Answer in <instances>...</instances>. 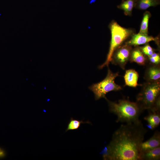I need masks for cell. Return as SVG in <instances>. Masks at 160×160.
Returning a JSON list of instances; mask_svg holds the SVG:
<instances>
[{"label":"cell","mask_w":160,"mask_h":160,"mask_svg":"<svg viewBox=\"0 0 160 160\" xmlns=\"http://www.w3.org/2000/svg\"><path fill=\"white\" fill-rule=\"evenodd\" d=\"M144 119L148 122L147 127L151 130L157 127L160 123V113L149 111L148 115L145 116Z\"/></svg>","instance_id":"12"},{"label":"cell","mask_w":160,"mask_h":160,"mask_svg":"<svg viewBox=\"0 0 160 160\" xmlns=\"http://www.w3.org/2000/svg\"><path fill=\"white\" fill-rule=\"evenodd\" d=\"M109 28L111 33L109 49L105 61L98 67L100 69H101L105 66H108L114 51L134 33L132 29L123 27L114 20L110 23Z\"/></svg>","instance_id":"3"},{"label":"cell","mask_w":160,"mask_h":160,"mask_svg":"<svg viewBox=\"0 0 160 160\" xmlns=\"http://www.w3.org/2000/svg\"><path fill=\"white\" fill-rule=\"evenodd\" d=\"M129 61L142 65H144L148 62V57L143 53L139 46L132 48Z\"/></svg>","instance_id":"10"},{"label":"cell","mask_w":160,"mask_h":160,"mask_svg":"<svg viewBox=\"0 0 160 160\" xmlns=\"http://www.w3.org/2000/svg\"><path fill=\"white\" fill-rule=\"evenodd\" d=\"M5 155V153L3 150L0 148V158L4 157Z\"/></svg>","instance_id":"20"},{"label":"cell","mask_w":160,"mask_h":160,"mask_svg":"<svg viewBox=\"0 0 160 160\" xmlns=\"http://www.w3.org/2000/svg\"><path fill=\"white\" fill-rule=\"evenodd\" d=\"M105 99L108 103L109 111L117 116V122L127 123L140 120L139 117L143 110L136 102L122 99L115 102L110 101L106 97Z\"/></svg>","instance_id":"2"},{"label":"cell","mask_w":160,"mask_h":160,"mask_svg":"<svg viewBox=\"0 0 160 160\" xmlns=\"http://www.w3.org/2000/svg\"><path fill=\"white\" fill-rule=\"evenodd\" d=\"M141 160H159L160 159V146L142 153Z\"/></svg>","instance_id":"13"},{"label":"cell","mask_w":160,"mask_h":160,"mask_svg":"<svg viewBox=\"0 0 160 160\" xmlns=\"http://www.w3.org/2000/svg\"><path fill=\"white\" fill-rule=\"evenodd\" d=\"M147 130L141 121L122 124L101 152L105 160H141L140 147Z\"/></svg>","instance_id":"1"},{"label":"cell","mask_w":160,"mask_h":160,"mask_svg":"<svg viewBox=\"0 0 160 160\" xmlns=\"http://www.w3.org/2000/svg\"><path fill=\"white\" fill-rule=\"evenodd\" d=\"M132 48V46L124 43L114 51L111 62L125 69L126 64L129 61Z\"/></svg>","instance_id":"6"},{"label":"cell","mask_w":160,"mask_h":160,"mask_svg":"<svg viewBox=\"0 0 160 160\" xmlns=\"http://www.w3.org/2000/svg\"><path fill=\"white\" fill-rule=\"evenodd\" d=\"M136 1V0H123L117 7L123 10L125 15L131 16L133 8L135 7Z\"/></svg>","instance_id":"14"},{"label":"cell","mask_w":160,"mask_h":160,"mask_svg":"<svg viewBox=\"0 0 160 160\" xmlns=\"http://www.w3.org/2000/svg\"><path fill=\"white\" fill-rule=\"evenodd\" d=\"M143 53L147 57L155 52V49L153 48L148 43L142 47H140Z\"/></svg>","instance_id":"19"},{"label":"cell","mask_w":160,"mask_h":160,"mask_svg":"<svg viewBox=\"0 0 160 160\" xmlns=\"http://www.w3.org/2000/svg\"><path fill=\"white\" fill-rule=\"evenodd\" d=\"M148 62L150 64L160 65V56L159 53L154 52L151 55L148 57Z\"/></svg>","instance_id":"18"},{"label":"cell","mask_w":160,"mask_h":160,"mask_svg":"<svg viewBox=\"0 0 160 160\" xmlns=\"http://www.w3.org/2000/svg\"><path fill=\"white\" fill-rule=\"evenodd\" d=\"M159 0H136L135 7L140 10H145L151 7L160 4Z\"/></svg>","instance_id":"15"},{"label":"cell","mask_w":160,"mask_h":160,"mask_svg":"<svg viewBox=\"0 0 160 160\" xmlns=\"http://www.w3.org/2000/svg\"><path fill=\"white\" fill-rule=\"evenodd\" d=\"M138 77V74L135 70H127L124 76L125 85L133 87L141 85L137 83Z\"/></svg>","instance_id":"11"},{"label":"cell","mask_w":160,"mask_h":160,"mask_svg":"<svg viewBox=\"0 0 160 160\" xmlns=\"http://www.w3.org/2000/svg\"><path fill=\"white\" fill-rule=\"evenodd\" d=\"M151 16V14L149 11H146L144 13L138 33L148 35V23L149 19Z\"/></svg>","instance_id":"16"},{"label":"cell","mask_w":160,"mask_h":160,"mask_svg":"<svg viewBox=\"0 0 160 160\" xmlns=\"http://www.w3.org/2000/svg\"><path fill=\"white\" fill-rule=\"evenodd\" d=\"M141 86L142 89L137 96L136 102L143 111L149 110L160 96V82L146 81Z\"/></svg>","instance_id":"4"},{"label":"cell","mask_w":160,"mask_h":160,"mask_svg":"<svg viewBox=\"0 0 160 160\" xmlns=\"http://www.w3.org/2000/svg\"><path fill=\"white\" fill-rule=\"evenodd\" d=\"M108 67L107 75L101 81L93 84L89 87L95 95V99L97 100L101 98H105V95L111 91H117L121 89V87L116 84L115 79L119 76L118 73L113 72Z\"/></svg>","instance_id":"5"},{"label":"cell","mask_w":160,"mask_h":160,"mask_svg":"<svg viewBox=\"0 0 160 160\" xmlns=\"http://www.w3.org/2000/svg\"><path fill=\"white\" fill-rule=\"evenodd\" d=\"M131 39L124 43L132 46L135 47L145 44L151 41H154L157 45L159 46V41L158 37H153L148 35H145L139 33H134L131 36Z\"/></svg>","instance_id":"7"},{"label":"cell","mask_w":160,"mask_h":160,"mask_svg":"<svg viewBox=\"0 0 160 160\" xmlns=\"http://www.w3.org/2000/svg\"><path fill=\"white\" fill-rule=\"evenodd\" d=\"M95 1V0H91V3H92L93 2H94Z\"/></svg>","instance_id":"21"},{"label":"cell","mask_w":160,"mask_h":160,"mask_svg":"<svg viewBox=\"0 0 160 160\" xmlns=\"http://www.w3.org/2000/svg\"><path fill=\"white\" fill-rule=\"evenodd\" d=\"M144 78L146 81H160V65L149 64L145 70Z\"/></svg>","instance_id":"9"},{"label":"cell","mask_w":160,"mask_h":160,"mask_svg":"<svg viewBox=\"0 0 160 160\" xmlns=\"http://www.w3.org/2000/svg\"><path fill=\"white\" fill-rule=\"evenodd\" d=\"M84 123L91 124V122L89 121H83L82 120H79L71 118L68 125L66 132L69 130L78 129L80 127L81 124Z\"/></svg>","instance_id":"17"},{"label":"cell","mask_w":160,"mask_h":160,"mask_svg":"<svg viewBox=\"0 0 160 160\" xmlns=\"http://www.w3.org/2000/svg\"><path fill=\"white\" fill-rule=\"evenodd\" d=\"M159 146H160V133L156 130L150 139L141 144L140 147V156L142 153Z\"/></svg>","instance_id":"8"}]
</instances>
